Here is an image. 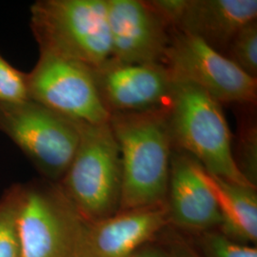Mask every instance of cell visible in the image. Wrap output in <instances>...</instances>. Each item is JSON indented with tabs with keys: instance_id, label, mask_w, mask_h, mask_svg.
I'll return each mask as SVG.
<instances>
[{
	"instance_id": "1",
	"label": "cell",
	"mask_w": 257,
	"mask_h": 257,
	"mask_svg": "<svg viewBox=\"0 0 257 257\" xmlns=\"http://www.w3.org/2000/svg\"><path fill=\"white\" fill-rule=\"evenodd\" d=\"M109 124L122 167L119 211L165 204L174 150L166 109L111 113Z\"/></svg>"
},
{
	"instance_id": "2",
	"label": "cell",
	"mask_w": 257,
	"mask_h": 257,
	"mask_svg": "<svg viewBox=\"0 0 257 257\" xmlns=\"http://www.w3.org/2000/svg\"><path fill=\"white\" fill-rule=\"evenodd\" d=\"M166 111L174 148L193 157L212 175L254 187L236 165L221 103L193 83L174 76Z\"/></svg>"
},
{
	"instance_id": "3",
	"label": "cell",
	"mask_w": 257,
	"mask_h": 257,
	"mask_svg": "<svg viewBox=\"0 0 257 257\" xmlns=\"http://www.w3.org/2000/svg\"><path fill=\"white\" fill-rule=\"evenodd\" d=\"M31 30L40 54L97 68L111 57L106 0H39Z\"/></svg>"
},
{
	"instance_id": "4",
	"label": "cell",
	"mask_w": 257,
	"mask_h": 257,
	"mask_svg": "<svg viewBox=\"0 0 257 257\" xmlns=\"http://www.w3.org/2000/svg\"><path fill=\"white\" fill-rule=\"evenodd\" d=\"M57 184L84 220H102L119 211L122 167L109 122L80 124L74 158Z\"/></svg>"
},
{
	"instance_id": "5",
	"label": "cell",
	"mask_w": 257,
	"mask_h": 257,
	"mask_svg": "<svg viewBox=\"0 0 257 257\" xmlns=\"http://www.w3.org/2000/svg\"><path fill=\"white\" fill-rule=\"evenodd\" d=\"M84 219L59 185H19L17 225L21 257H79Z\"/></svg>"
},
{
	"instance_id": "6",
	"label": "cell",
	"mask_w": 257,
	"mask_h": 257,
	"mask_svg": "<svg viewBox=\"0 0 257 257\" xmlns=\"http://www.w3.org/2000/svg\"><path fill=\"white\" fill-rule=\"evenodd\" d=\"M80 124L31 99L0 104V132L52 182L60 181L74 158Z\"/></svg>"
},
{
	"instance_id": "7",
	"label": "cell",
	"mask_w": 257,
	"mask_h": 257,
	"mask_svg": "<svg viewBox=\"0 0 257 257\" xmlns=\"http://www.w3.org/2000/svg\"><path fill=\"white\" fill-rule=\"evenodd\" d=\"M27 85L29 99L74 122L101 125L110 120L89 66L40 54Z\"/></svg>"
},
{
	"instance_id": "8",
	"label": "cell",
	"mask_w": 257,
	"mask_h": 257,
	"mask_svg": "<svg viewBox=\"0 0 257 257\" xmlns=\"http://www.w3.org/2000/svg\"><path fill=\"white\" fill-rule=\"evenodd\" d=\"M164 64L175 77L196 85L221 104L256 102L257 79L198 37L172 30Z\"/></svg>"
},
{
	"instance_id": "9",
	"label": "cell",
	"mask_w": 257,
	"mask_h": 257,
	"mask_svg": "<svg viewBox=\"0 0 257 257\" xmlns=\"http://www.w3.org/2000/svg\"><path fill=\"white\" fill-rule=\"evenodd\" d=\"M103 104L111 113L166 109L174 75L164 64H128L110 57L93 68Z\"/></svg>"
},
{
	"instance_id": "10",
	"label": "cell",
	"mask_w": 257,
	"mask_h": 257,
	"mask_svg": "<svg viewBox=\"0 0 257 257\" xmlns=\"http://www.w3.org/2000/svg\"><path fill=\"white\" fill-rule=\"evenodd\" d=\"M106 2L111 58L128 64H164L172 29L147 1Z\"/></svg>"
},
{
	"instance_id": "11",
	"label": "cell",
	"mask_w": 257,
	"mask_h": 257,
	"mask_svg": "<svg viewBox=\"0 0 257 257\" xmlns=\"http://www.w3.org/2000/svg\"><path fill=\"white\" fill-rule=\"evenodd\" d=\"M167 226L165 204L119 211L102 220H84L79 257H131Z\"/></svg>"
},
{
	"instance_id": "12",
	"label": "cell",
	"mask_w": 257,
	"mask_h": 257,
	"mask_svg": "<svg viewBox=\"0 0 257 257\" xmlns=\"http://www.w3.org/2000/svg\"><path fill=\"white\" fill-rule=\"evenodd\" d=\"M165 206L169 226L187 234L219 229L217 203L200 174V164L174 148Z\"/></svg>"
},
{
	"instance_id": "13",
	"label": "cell",
	"mask_w": 257,
	"mask_h": 257,
	"mask_svg": "<svg viewBox=\"0 0 257 257\" xmlns=\"http://www.w3.org/2000/svg\"><path fill=\"white\" fill-rule=\"evenodd\" d=\"M256 18V0H183L172 30L198 37L225 55L232 37Z\"/></svg>"
},
{
	"instance_id": "14",
	"label": "cell",
	"mask_w": 257,
	"mask_h": 257,
	"mask_svg": "<svg viewBox=\"0 0 257 257\" xmlns=\"http://www.w3.org/2000/svg\"><path fill=\"white\" fill-rule=\"evenodd\" d=\"M200 174L218 206L221 215L218 230L240 243L256 245V188L212 175L201 165Z\"/></svg>"
},
{
	"instance_id": "15",
	"label": "cell",
	"mask_w": 257,
	"mask_h": 257,
	"mask_svg": "<svg viewBox=\"0 0 257 257\" xmlns=\"http://www.w3.org/2000/svg\"><path fill=\"white\" fill-rule=\"evenodd\" d=\"M187 235L202 257H257L255 246L232 240L218 229Z\"/></svg>"
},
{
	"instance_id": "16",
	"label": "cell",
	"mask_w": 257,
	"mask_h": 257,
	"mask_svg": "<svg viewBox=\"0 0 257 257\" xmlns=\"http://www.w3.org/2000/svg\"><path fill=\"white\" fill-rule=\"evenodd\" d=\"M19 185L9 188L0 199V257H21L17 215Z\"/></svg>"
},
{
	"instance_id": "17",
	"label": "cell",
	"mask_w": 257,
	"mask_h": 257,
	"mask_svg": "<svg viewBox=\"0 0 257 257\" xmlns=\"http://www.w3.org/2000/svg\"><path fill=\"white\" fill-rule=\"evenodd\" d=\"M225 55L243 72L257 79V21L241 28L232 37Z\"/></svg>"
},
{
	"instance_id": "18",
	"label": "cell",
	"mask_w": 257,
	"mask_h": 257,
	"mask_svg": "<svg viewBox=\"0 0 257 257\" xmlns=\"http://www.w3.org/2000/svg\"><path fill=\"white\" fill-rule=\"evenodd\" d=\"M28 99L27 74L0 55V104H16Z\"/></svg>"
},
{
	"instance_id": "19",
	"label": "cell",
	"mask_w": 257,
	"mask_h": 257,
	"mask_svg": "<svg viewBox=\"0 0 257 257\" xmlns=\"http://www.w3.org/2000/svg\"><path fill=\"white\" fill-rule=\"evenodd\" d=\"M236 165L252 186H257V127L252 121L246 123L240 132Z\"/></svg>"
},
{
	"instance_id": "20",
	"label": "cell",
	"mask_w": 257,
	"mask_h": 257,
	"mask_svg": "<svg viewBox=\"0 0 257 257\" xmlns=\"http://www.w3.org/2000/svg\"><path fill=\"white\" fill-rule=\"evenodd\" d=\"M170 257H202L190 237L180 230L167 226L156 237Z\"/></svg>"
},
{
	"instance_id": "21",
	"label": "cell",
	"mask_w": 257,
	"mask_h": 257,
	"mask_svg": "<svg viewBox=\"0 0 257 257\" xmlns=\"http://www.w3.org/2000/svg\"><path fill=\"white\" fill-rule=\"evenodd\" d=\"M131 257H170L163 245L157 239L143 245Z\"/></svg>"
}]
</instances>
